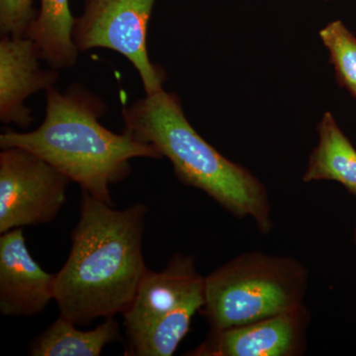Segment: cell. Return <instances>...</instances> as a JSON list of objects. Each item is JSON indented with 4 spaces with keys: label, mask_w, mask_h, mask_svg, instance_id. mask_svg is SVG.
<instances>
[{
    "label": "cell",
    "mask_w": 356,
    "mask_h": 356,
    "mask_svg": "<svg viewBox=\"0 0 356 356\" xmlns=\"http://www.w3.org/2000/svg\"><path fill=\"white\" fill-rule=\"evenodd\" d=\"M112 206L81 191L69 257L56 273L60 317L77 325L125 313L147 271L143 255L147 206Z\"/></svg>",
    "instance_id": "obj_1"
},
{
    "label": "cell",
    "mask_w": 356,
    "mask_h": 356,
    "mask_svg": "<svg viewBox=\"0 0 356 356\" xmlns=\"http://www.w3.org/2000/svg\"><path fill=\"white\" fill-rule=\"evenodd\" d=\"M106 112L102 98L83 83L70 84L64 92L53 86L46 90L41 126L27 133L6 131L0 135V147L32 152L81 191L113 205L110 186L131 175V159L161 156L152 145L102 126L99 119Z\"/></svg>",
    "instance_id": "obj_2"
},
{
    "label": "cell",
    "mask_w": 356,
    "mask_h": 356,
    "mask_svg": "<svg viewBox=\"0 0 356 356\" xmlns=\"http://www.w3.org/2000/svg\"><path fill=\"white\" fill-rule=\"evenodd\" d=\"M123 132L170 159L178 179L214 199L238 218L250 217L266 234L273 228L266 186L201 137L185 117L181 102L165 89L122 109Z\"/></svg>",
    "instance_id": "obj_3"
},
{
    "label": "cell",
    "mask_w": 356,
    "mask_h": 356,
    "mask_svg": "<svg viewBox=\"0 0 356 356\" xmlns=\"http://www.w3.org/2000/svg\"><path fill=\"white\" fill-rule=\"evenodd\" d=\"M307 281L297 259L248 252L206 276L200 312L211 330L250 324L303 305Z\"/></svg>",
    "instance_id": "obj_4"
},
{
    "label": "cell",
    "mask_w": 356,
    "mask_h": 356,
    "mask_svg": "<svg viewBox=\"0 0 356 356\" xmlns=\"http://www.w3.org/2000/svg\"><path fill=\"white\" fill-rule=\"evenodd\" d=\"M204 281L189 255H173L163 270L147 269L125 313L126 356H172L205 302Z\"/></svg>",
    "instance_id": "obj_5"
},
{
    "label": "cell",
    "mask_w": 356,
    "mask_h": 356,
    "mask_svg": "<svg viewBox=\"0 0 356 356\" xmlns=\"http://www.w3.org/2000/svg\"><path fill=\"white\" fill-rule=\"evenodd\" d=\"M156 0H86L74 23L79 51L103 48L117 51L134 65L147 95L163 90L166 72L149 60L147 26Z\"/></svg>",
    "instance_id": "obj_6"
},
{
    "label": "cell",
    "mask_w": 356,
    "mask_h": 356,
    "mask_svg": "<svg viewBox=\"0 0 356 356\" xmlns=\"http://www.w3.org/2000/svg\"><path fill=\"white\" fill-rule=\"evenodd\" d=\"M72 180L21 147L0 153V234L49 224L67 201Z\"/></svg>",
    "instance_id": "obj_7"
},
{
    "label": "cell",
    "mask_w": 356,
    "mask_h": 356,
    "mask_svg": "<svg viewBox=\"0 0 356 356\" xmlns=\"http://www.w3.org/2000/svg\"><path fill=\"white\" fill-rule=\"evenodd\" d=\"M309 312L302 305L238 327L211 330L191 356H296L306 348Z\"/></svg>",
    "instance_id": "obj_8"
},
{
    "label": "cell",
    "mask_w": 356,
    "mask_h": 356,
    "mask_svg": "<svg viewBox=\"0 0 356 356\" xmlns=\"http://www.w3.org/2000/svg\"><path fill=\"white\" fill-rule=\"evenodd\" d=\"M56 274L44 271L26 245L22 228L0 236V312L31 317L55 300Z\"/></svg>",
    "instance_id": "obj_9"
},
{
    "label": "cell",
    "mask_w": 356,
    "mask_h": 356,
    "mask_svg": "<svg viewBox=\"0 0 356 356\" xmlns=\"http://www.w3.org/2000/svg\"><path fill=\"white\" fill-rule=\"evenodd\" d=\"M36 44L28 37L2 36L0 40V120L26 129L33 123L24 102L57 83V70L40 67Z\"/></svg>",
    "instance_id": "obj_10"
},
{
    "label": "cell",
    "mask_w": 356,
    "mask_h": 356,
    "mask_svg": "<svg viewBox=\"0 0 356 356\" xmlns=\"http://www.w3.org/2000/svg\"><path fill=\"white\" fill-rule=\"evenodd\" d=\"M41 7L26 37L36 44L40 58L51 69L74 67L79 51L74 44V23L70 0H40Z\"/></svg>",
    "instance_id": "obj_11"
},
{
    "label": "cell",
    "mask_w": 356,
    "mask_h": 356,
    "mask_svg": "<svg viewBox=\"0 0 356 356\" xmlns=\"http://www.w3.org/2000/svg\"><path fill=\"white\" fill-rule=\"evenodd\" d=\"M318 143L309 159L304 181L334 180L356 196V149L327 112L318 126Z\"/></svg>",
    "instance_id": "obj_12"
},
{
    "label": "cell",
    "mask_w": 356,
    "mask_h": 356,
    "mask_svg": "<svg viewBox=\"0 0 356 356\" xmlns=\"http://www.w3.org/2000/svg\"><path fill=\"white\" fill-rule=\"evenodd\" d=\"M74 323L58 317L32 341L33 356H99L103 348L120 339V325L114 317L104 318L90 331L77 329Z\"/></svg>",
    "instance_id": "obj_13"
},
{
    "label": "cell",
    "mask_w": 356,
    "mask_h": 356,
    "mask_svg": "<svg viewBox=\"0 0 356 356\" xmlns=\"http://www.w3.org/2000/svg\"><path fill=\"white\" fill-rule=\"evenodd\" d=\"M339 83L356 98V37L341 21H334L321 30Z\"/></svg>",
    "instance_id": "obj_14"
},
{
    "label": "cell",
    "mask_w": 356,
    "mask_h": 356,
    "mask_svg": "<svg viewBox=\"0 0 356 356\" xmlns=\"http://www.w3.org/2000/svg\"><path fill=\"white\" fill-rule=\"evenodd\" d=\"M34 0H0V33L2 36L26 37L37 17Z\"/></svg>",
    "instance_id": "obj_15"
}]
</instances>
